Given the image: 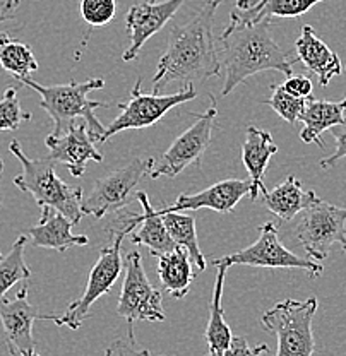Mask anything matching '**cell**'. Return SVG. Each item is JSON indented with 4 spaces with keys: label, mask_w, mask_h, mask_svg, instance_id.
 <instances>
[{
    "label": "cell",
    "mask_w": 346,
    "mask_h": 356,
    "mask_svg": "<svg viewBox=\"0 0 346 356\" xmlns=\"http://www.w3.org/2000/svg\"><path fill=\"white\" fill-rule=\"evenodd\" d=\"M221 2L203 0V6L189 19L173 26L165 54L152 77V92L163 95L172 84H180L184 89L219 76L221 62L214 43L213 21Z\"/></svg>",
    "instance_id": "obj_1"
},
{
    "label": "cell",
    "mask_w": 346,
    "mask_h": 356,
    "mask_svg": "<svg viewBox=\"0 0 346 356\" xmlns=\"http://www.w3.org/2000/svg\"><path fill=\"white\" fill-rule=\"evenodd\" d=\"M273 19L242 21L230 14V24L219 36L225 65V83L221 96H228L237 86L244 84L249 77L266 70H278L286 77L293 74V64L299 58L280 48L271 35Z\"/></svg>",
    "instance_id": "obj_2"
},
{
    "label": "cell",
    "mask_w": 346,
    "mask_h": 356,
    "mask_svg": "<svg viewBox=\"0 0 346 356\" xmlns=\"http://www.w3.org/2000/svg\"><path fill=\"white\" fill-rule=\"evenodd\" d=\"M24 86L35 89L42 99H40V106L47 111L48 117L54 120V131L52 136H62V134L69 131L77 118H83L86 122L89 132H91L93 139L100 143L105 132V127L98 117L95 115L96 108L107 106L102 102H91L88 98L89 92L96 91V89L105 88V81L103 79H89L86 83H76L70 81L69 84H55V86H45V84L36 83L31 77H24L19 81Z\"/></svg>",
    "instance_id": "obj_3"
},
{
    "label": "cell",
    "mask_w": 346,
    "mask_h": 356,
    "mask_svg": "<svg viewBox=\"0 0 346 356\" xmlns=\"http://www.w3.org/2000/svg\"><path fill=\"white\" fill-rule=\"evenodd\" d=\"M9 151L19 159L22 166V173L14 178V185L19 191L31 194L40 207H52L58 211L76 226L83 218V188L65 184L55 172L54 159L28 158L17 140L9 144Z\"/></svg>",
    "instance_id": "obj_4"
},
{
    "label": "cell",
    "mask_w": 346,
    "mask_h": 356,
    "mask_svg": "<svg viewBox=\"0 0 346 356\" xmlns=\"http://www.w3.org/2000/svg\"><path fill=\"white\" fill-rule=\"evenodd\" d=\"M122 228H118L115 232L113 242L110 247L102 248L100 252V257L96 261V264L93 266L91 273H89L86 289H84L83 296L77 298L76 302H72L69 305L64 314L61 315H40L42 321H52L58 327H69L72 331L83 325V322L88 318L89 310L91 307L98 302L102 296H105L107 293H110V289L113 288V284L117 283V280L120 277L122 267H124V259H122V242L127 236V233H132L134 229L139 226L136 214H127V216L122 218Z\"/></svg>",
    "instance_id": "obj_5"
},
{
    "label": "cell",
    "mask_w": 346,
    "mask_h": 356,
    "mask_svg": "<svg viewBox=\"0 0 346 356\" xmlns=\"http://www.w3.org/2000/svg\"><path fill=\"white\" fill-rule=\"evenodd\" d=\"M317 312V298L283 300L273 309L264 312V329L278 339L276 356H314V315Z\"/></svg>",
    "instance_id": "obj_6"
},
{
    "label": "cell",
    "mask_w": 346,
    "mask_h": 356,
    "mask_svg": "<svg viewBox=\"0 0 346 356\" xmlns=\"http://www.w3.org/2000/svg\"><path fill=\"white\" fill-rule=\"evenodd\" d=\"M295 238L312 261H324L334 243L346 252V207L317 199L300 213Z\"/></svg>",
    "instance_id": "obj_7"
},
{
    "label": "cell",
    "mask_w": 346,
    "mask_h": 356,
    "mask_svg": "<svg viewBox=\"0 0 346 356\" xmlns=\"http://www.w3.org/2000/svg\"><path fill=\"white\" fill-rule=\"evenodd\" d=\"M197 91L194 86H187L180 89L173 95H156V92H143L141 91V79L136 81L130 98L127 103L118 105V117L115 118L109 127H105L100 144L107 143L110 137L122 131H130V129H146L155 125L156 122L162 120L170 110L175 106L182 105L196 99Z\"/></svg>",
    "instance_id": "obj_8"
},
{
    "label": "cell",
    "mask_w": 346,
    "mask_h": 356,
    "mask_svg": "<svg viewBox=\"0 0 346 356\" xmlns=\"http://www.w3.org/2000/svg\"><path fill=\"white\" fill-rule=\"evenodd\" d=\"M251 266V267H269V269H302L312 280L319 277L324 267L310 257H299L290 252L278 238V229L273 222H266L259 228L258 242L249 245L244 250L221 259H214L213 266Z\"/></svg>",
    "instance_id": "obj_9"
},
{
    "label": "cell",
    "mask_w": 346,
    "mask_h": 356,
    "mask_svg": "<svg viewBox=\"0 0 346 356\" xmlns=\"http://www.w3.org/2000/svg\"><path fill=\"white\" fill-rule=\"evenodd\" d=\"M117 314L129 324L136 321L163 322L166 318L162 291L150 281L144 270L143 257L136 250L129 252L125 259V277Z\"/></svg>",
    "instance_id": "obj_10"
},
{
    "label": "cell",
    "mask_w": 346,
    "mask_h": 356,
    "mask_svg": "<svg viewBox=\"0 0 346 356\" xmlns=\"http://www.w3.org/2000/svg\"><path fill=\"white\" fill-rule=\"evenodd\" d=\"M196 124L173 140L172 146L166 149L159 161L155 163L150 172L151 178L168 177L175 178L180 175L187 166L200 165L203 156L213 136L214 120L218 117L217 102L211 96V106L203 115H194Z\"/></svg>",
    "instance_id": "obj_11"
},
{
    "label": "cell",
    "mask_w": 346,
    "mask_h": 356,
    "mask_svg": "<svg viewBox=\"0 0 346 356\" xmlns=\"http://www.w3.org/2000/svg\"><path fill=\"white\" fill-rule=\"evenodd\" d=\"M155 163L156 159L152 158L132 159L129 165L96 180L91 194L83 199L81 204L83 214H91L96 220H102L105 214L115 213L120 207L127 206L136 185L146 173L151 172Z\"/></svg>",
    "instance_id": "obj_12"
},
{
    "label": "cell",
    "mask_w": 346,
    "mask_h": 356,
    "mask_svg": "<svg viewBox=\"0 0 346 356\" xmlns=\"http://www.w3.org/2000/svg\"><path fill=\"white\" fill-rule=\"evenodd\" d=\"M185 0H141L129 7L125 28L129 35V48L122 55V60L130 62L137 57L141 48L158 31H162Z\"/></svg>",
    "instance_id": "obj_13"
},
{
    "label": "cell",
    "mask_w": 346,
    "mask_h": 356,
    "mask_svg": "<svg viewBox=\"0 0 346 356\" xmlns=\"http://www.w3.org/2000/svg\"><path fill=\"white\" fill-rule=\"evenodd\" d=\"M40 318L38 310L29 303L28 284H22L13 300L0 302V322L6 336L7 350L13 356L29 355L35 351L33 324Z\"/></svg>",
    "instance_id": "obj_14"
},
{
    "label": "cell",
    "mask_w": 346,
    "mask_h": 356,
    "mask_svg": "<svg viewBox=\"0 0 346 356\" xmlns=\"http://www.w3.org/2000/svg\"><path fill=\"white\" fill-rule=\"evenodd\" d=\"M95 143L96 140L93 139L86 122L77 125L74 124L62 136L48 134V137L45 139V144L50 151L48 158L54 159L55 163H64L74 178L84 175L89 161H103V154L96 149Z\"/></svg>",
    "instance_id": "obj_15"
},
{
    "label": "cell",
    "mask_w": 346,
    "mask_h": 356,
    "mask_svg": "<svg viewBox=\"0 0 346 356\" xmlns=\"http://www.w3.org/2000/svg\"><path fill=\"white\" fill-rule=\"evenodd\" d=\"M252 181L230 178L221 180L197 194H182L175 200L172 206L158 209V213H173V211H199V209H213L217 213H232L235 206L245 195H251Z\"/></svg>",
    "instance_id": "obj_16"
},
{
    "label": "cell",
    "mask_w": 346,
    "mask_h": 356,
    "mask_svg": "<svg viewBox=\"0 0 346 356\" xmlns=\"http://www.w3.org/2000/svg\"><path fill=\"white\" fill-rule=\"evenodd\" d=\"M74 222L52 207H42V218L38 225L28 229V236L35 247L54 248L65 252L70 247H84L89 243L86 235H74Z\"/></svg>",
    "instance_id": "obj_17"
},
{
    "label": "cell",
    "mask_w": 346,
    "mask_h": 356,
    "mask_svg": "<svg viewBox=\"0 0 346 356\" xmlns=\"http://www.w3.org/2000/svg\"><path fill=\"white\" fill-rule=\"evenodd\" d=\"M278 153V146L274 144L273 136L264 129L249 125L245 129V140L242 144V161H244L245 170L249 172L252 181L251 200H255L259 194H264L267 191L264 185L262 178L266 172L269 159Z\"/></svg>",
    "instance_id": "obj_18"
},
{
    "label": "cell",
    "mask_w": 346,
    "mask_h": 356,
    "mask_svg": "<svg viewBox=\"0 0 346 356\" xmlns=\"http://www.w3.org/2000/svg\"><path fill=\"white\" fill-rule=\"evenodd\" d=\"M297 58L317 76L321 86H327L331 79L340 76L343 67L341 60L327 44L317 36L312 26L305 24L295 42Z\"/></svg>",
    "instance_id": "obj_19"
},
{
    "label": "cell",
    "mask_w": 346,
    "mask_h": 356,
    "mask_svg": "<svg viewBox=\"0 0 346 356\" xmlns=\"http://www.w3.org/2000/svg\"><path fill=\"white\" fill-rule=\"evenodd\" d=\"M346 98L341 102H324V99H315L314 96L307 99L304 113L300 115V122L304 124L300 139L305 144H317L324 149L321 136L326 131H331L336 125L346 122Z\"/></svg>",
    "instance_id": "obj_20"
},
{
    "label": "cell",
    "mask_w": 346,
    "mask_h": 356,
    "mask_svg": "<svg viewBox=\"0 0 346 356\" xmlns=\"http://www.w3.org/2000/svg\"><path fill=\"white\" fill-rule=\"evenodd\" d=\"M136 199L141 202L144 213L136 214L137 220H139V226L130 235V242L134 245H144V247H148L151 255H155V257L175 250L178 245L168 235L163 216L151 206L146 192H137Z\"/></svg>",
    "instance_id": "obj_21"
},
{
    "label": "cell",
    "mask_w": 346,
    "mask_h": 356,
    "mask_svg": "<svg viewBox=\"0 0 346 356\" xmlns=\"http://www.w3.org/2000/svg\"><path fill=\"white\" fill-rule=\"evenodd\" d=\"M262 199L264 206L274 216H278L283 221H292L297 214L307 209L319 197L314 191H304L302 181L297 177L290 175L280 185L264 192Z\"/></svg>",
    "instance_id": "obj_22"
},
{
    "label": "cell",
    "mask_w": 346,
    "mask_h": 356,
    "mask_svg": "<svg viewBox=\"0 0 346 356\" xmlns=\"http://www.w3.org/2000/svg\"><path fill=\"white\" fill-rule=\"evenodd\" d=\"M158 273L162 286L175 300H182L191 291V284L194 281L192 273V261L187 252L182 247H177L172 252L158 255Z\"/></svg>",
    "instance_id": "obj_23"
},
{
    "label": "cell",
    "mask_w": 346,
    "mask_h": 356,
    "mask_svg": "<svg viewBox=\"0 0 346 356\" xmlns=\"http://www.w3.org/2000/svg\"><path fill=\"white\" fill-rule=\"evenodd\" d=\"M217 281H214L213 300L210 307V322L206 325V343L210 355H221L232 343V329L225 321V309H223V286H225V274L228 266L219 264Z\"/></svg>",
    "instance_id": "obj_24"
},
{
    "label": "cell",
    "mask_w": 346,
    "mask_h": 356,
    "mask_svg": "<svg viewBox=\"0 0 346 356\" xmlns=\"http://www.w3.org/2000/svg\"><path fill=\"white\" fill-rule=\"evenodd\" d=\"M163 221L173 242L187 252L197 269L206 270V257L200 252L199 242H197L196 218L191 214H184L182 211H173V213L163 214Z\"/></svg>",
    "instance_id": "obj_25"
},
{
    "label": "cell",
    "mask_w": 346,
    "mask_h": 356,
    "mask_svg": "<svg viewBox=\"0 0 346 356\" xmlns=\"http://www.w3.org/2000/svg\"><path fill=\"white\" fill-rule=\"evenodd\" d=\"M0 65L19 83L38 70V60L26 43L0 31Z\"/></svg>",
    "instance_id": "obj_26"
},
{
    "label": "cell",
    "mask_w": 346,
    "mask_h": 356,
    "mask_svg": "<svg viewBox=\"0 0 346 356\" xmlns=\"http://www.w3.org/2000/svg\"><path fill=\"white\" fill-rule=\"evenodd\" d=\"M324 0H260L258 6L247 10H233L242 21L273 19V17H299Z\"/></svg>",
    "instance_id": "obj_27"
},
{
    "label": "cell",
    "mask_w": 346,
    "mask_h": 356,
    "mask_svg": "<svg viewBox=\"0 0 346 356\" xmlns=\"http://www.w3.org/2000/svg\"><path fill=\"white\" fill-rule=\"evenodd\" d=\"M26 243H28V236L19 235L7 254L0 252V302L6 298V293L14 284L28 281L31 277V269L24 261Z\"/></svg>",
    "instance_id": "obj_28"
},
{
    "label": "cell",
    "mask_w": 346,
    "mask_h": 356,
    "mask_svg": "<svg viewBox=\"0 0 346 356\" xmlns=\"http://www.w3.org/2000/svg\"><path fill=\"white\" fill-rule=\"evenodd\" d=\"M271 91L273 92H271L269 99L264 102V105H269L288 124H297V120H300V115L304 113L307 99L290 95L283 83L278 86H271Z\"/></svg>",
    "instance_id": "obj_29"
},
{
    "label": "cell",
    "mask_w": 346,
    "mask_h": 356,
    "mask_svg": "<svg viewBox=\"0 0 346 356\" xmlns=\"http://www.w3.org/2000/svg\"><path fill=\"white\" fill-rule=\"evenodd\" d=\"M29 120L31 113L21 108L16 89H6L3 98L0 99V131H17L24 122Z\"/></svg>",
    "instance_id": "obj_30"
},
{
    "label": "cell",
    "mask_w": 346,
    "mask_h": 356,
    "mask_svg": "<svg viewBox=\"0 0 346 356\" xmlns=\"http://www.w3.org/2000/svg\"><path fill=\"white\" fill-rule=\"evenodd\" d=\"M81 17L91 28L109 24L117 14V0H81Z\"/></svg>",
    "instance_id": "obj_31"
},
{
    "label": "cell",
    "mask_w": 346,
    "mask_h": 356,
    "mask_svg": "<svg viewBox=\"0 0 346 356\" xmlns=\"http://www.w3.org/2000/svg\"><path fill=\"white\" fill-rule=\"evenodd\" d=\"M105 356H163V355H152L150 350H143L137 348L136 336H134L132 324H129L127 337H118L105 350Z\"/></svg>",
    "instance_id": "obj_32"
},
{
    "label": "cell",
    "mask_w": 346,
    "mask_h": 356,
    "mask_svg": "<svg viewBox=\"0 0 346 356\" xmlns=\"http://www.w3.org/2000/svg\"><path fill=\"white\" fill-rule=\"evenodd\" d=\"M267 351H269V346H267V344H259V346L251 348L245 337L233 336L230 346L226 348L221 355L207 353L206 356H264V353H267Z\"/></svg>",
    "instance_id": "obj_33"
},
{
    "label": "cell",
    "mask_w": 346,
    "mask_h": 356,
    "mask_svg": "<svg viewBox=\"0 0 346 356\" xmlns=\"http://www.w3.org/2000/svg\"><path fill=\"white\" fill-rule=\"evenodd\" d=\"M331 134H333L334 140H336V149L334 153L329 156V158L321 159V168L329 170L336 165L340 159L346 158V122L341 125H336V127L331 129Z\"/></svg>",
    "instance_id": "obj_34"
},
{
    "label": "cell",
    "mask_w": 346,
    "mask_h": 356,
    "mask_svg": "<svg viewBox=\"0 0 346 356\" xmlns=\"http://www.w3.org/2000/svg\"><path fill=\"white\" fill-rule=\"evenodd\" d=\"M283 86H285L290 95L297 96V98H312V89H314L312 81L307 76H302V74L300 76H293V74L288 76L285 83H283Z\"/></svg>",
    "instance_id": "obj_35"
},
{
    "label": "cell",
    "mask_w": 346,
    "mask_h": 356,
    "mask_svg": "<svg viewBox=\"0 0 346 356\" xmlns=\"http://www.w3.org/2000/svg\"><path fill=\"white\" fill-rule=\"evenodd\" d=\"M17 7H19V0H2L0 2V22L13 19Z\"/></svg>",
    "instance_id": "obj_36"
},
{
    "label": "cell",
    "mask_w": 346,
    "mask_h": 356,
    "mask_svg": "<svg viewBox=\"0 0 346 356\" xmlns=\"http://www.w3.org/2000/svg\"><path fill=\"white\" fill-rule=\"evenodd\" d=\"M260 0H237V9L240 10H247L252 9L254 6H258Z\"/></svg>",
    "instance_id": "obj_37"
},
{
    "label": "cell",
    "mask_w": 346,
    "mask_h": 356,
    "mask_svg": "<svg viewBox=\"0 0 346 356\" xmlns=\"http://www.w3.org/2000/svg\"><path fill=\"white\" fill-rule=\"evenodd\" d=\"M2 172H3V161H2V156H0V209H2V204H3V194H2Z\"/></svg>",
    "instance_id": "obj_38"
},
{
    "label": "cell",
    "mask_w": 346,
    "mask_h": 356,
    "mask_svg": "<svg viewBox=\"0 0 346 356\" xmlns=\"http://www.w3.org/2000/svg\"><path fill=\"white\" fill-rule=\"evenodd\" d=\"M24 356H40L38 353H35V351H33V353H29V355H24Z\"/></svg>",
    "instance_id": "obj_39"
}]
</instances>
